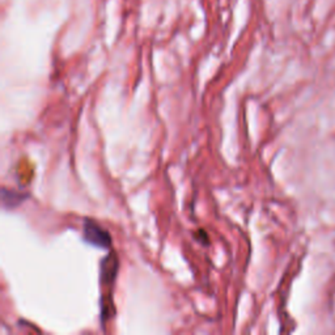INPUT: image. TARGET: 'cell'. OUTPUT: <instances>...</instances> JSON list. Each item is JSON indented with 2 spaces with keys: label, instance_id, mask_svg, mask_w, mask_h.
<instances>
[{
  "label": "cell",
  "instance_id": "cell-1",
  "mask_svg": "<svg viewBox=\"0 0 335 335\" xmlns=\"http://www.w3.org/2000/svg\"><path fill=\"white\" fill-rule=\"evenodd\" d=\"M84 240L92 246L100 249H109L112 245V237L105 228H102L93 220L87 219L84 222Z\"/></svg>",
  "mask_w": 335,
  "mask_h": 335
},
{
  "label": "cell",
  "instance_id": "cell-2",
  "mask_svg": "<svg viewBox=\"0 0 335 335\" xmlns=\"http://www.w3.org/2000/svg\"><path fill=\"white\" fill-rule=\"evenodd\" d=\"M118 257L114 253H109L105 258L102 259L101 268H100V276H101L102 284H113L114 279L118 272Z\"/></svg>",
  "mask_w": 335,
  "mask_h": 335
},
{
  "label": "cell",
  "instance_id": "cell-3",
  "mask_svg": "<svg viewBox=\"0 0 335 335\" xmlns=\"http://www.w3.org/2000/svg\"><path fill=\"white\" fill-rule=\"evenodd\" d=\"M7 193V194H4L3 193V197H1V199H3V204H4V207H15L17 206V204H20L21 201H22V195L19 194V193H15V191H8L7 189H3Z\"/></svg>",
  "mask_w": 335,
  "mask_h": 335
}]
</instances>
